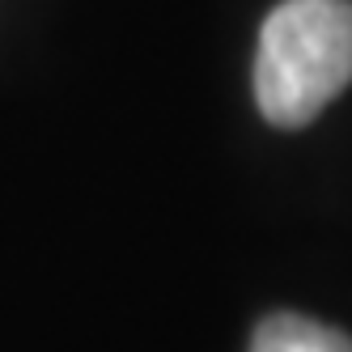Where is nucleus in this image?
<instances>
[{
	"instance_id": "obj_1",
	"label": "nucleus",
	"mask_w": 352,
	"mask_h": 352,
	"mask_svg": "<svg viewBox=\"0 0 352 352\" xmlns=\"http://www.w3.org/2000/svg\"><path fill=\"white\" fill-rule=\"evenodd\" d=\"M352 85V0H280L255 56V98L272 128L306 123Z\"/></svg>"
},
{
	"instance_id": "obj_2",
	"label": "nucleus",
	"mask_w": 352,
	"mask_h": 352,
	"mask_svg": "<svg viewBox=\"0 0 352 352\" xmlns=\"http://www.w3.org/2000/svg\"><path fill=\"white\" fill-rule=\"evenodd\" d=\"M250 352H352V340L306 314H267L250 336Z\"/></svg>"
}]
</instances>
